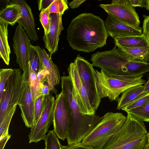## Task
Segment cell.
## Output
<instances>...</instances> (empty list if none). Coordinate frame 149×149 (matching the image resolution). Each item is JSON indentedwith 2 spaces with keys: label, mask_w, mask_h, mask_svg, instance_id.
Listing matches in <instances>:
<instances>
[{
  "label": "cell",
  "mask_w": 149,
  "mask_h": 149,
  "mask_svg": "<svg viewBox=\"0 0 149 149\" xmlns=\"http://www.w3.org/2000/svg\"><path fill=\"white\" fill-rule=\"evenodd\" d=\"M104 21L92 13H83L74 18L67 29V40L74 49L93 52L106 44L108 36Z\"/></svg>",
  "instance_id": "obj_1"
},
{
  "label": "cell",
  "mask_w": 149,
  "mask_h": 149,
  "mask_svg": "<svg viewBox=\"0 0 149 149\" xmlns=\"http://www.w3.org/2000/svg\"><path fill=\"white\" fill-rule=\"evenodd\" d=\"M62 92L67 98L71 110L67 140L68 145L81 142L99 123L103 116L95 114L85 115L81 113L74 95L72 81L70 76L61 78Z\"/></svg>",
  "instance_id": "obj_2"
},
{
  "label": "cell",
  "mask_w": 149,
  "mask_h": 149,
  "mask_svg": "<svg viewBox=\"0 0 149 149\" xmlns=\"http://www.w3.org/2000/svg\"><path fill=\"white\" fill-rule=\"evenodd\" d=\"M124 124L102 149H144L148 132L143 121L129 112Z\"/></svg>",
  "instance_id": "obj_3"
},
{
  "label": "cell",
  "mask_w": 149,
  "mask_h": 149,
  "mask_svg": "<svg viewBox=\"0 0 149 149\" xmlns=\"http://www.w3.org/2000/svg\"><path fill=\"white\" fill-rule=\"evenodd\" d=\"M95 74L98 93L101 99L108 97L111 101L118 99L119 95L127 89L143 85L146 81L143 74L136 76H111L102 70H95Z\"/></svg>",
  "instance_id": "obj_4"
},
{
  "label": "cell",
  "mask_w": 149,
  "mask_h": 149,
  "mask_svg": "<svg viewBox=\"0 0 149 149\" xmlns=\"http://www.w3.org/2000/svg\"><path fill=\"white\" fill-rule=\"evenodd\" d=\"M127 117L120 113L108 112L82 141L95 149H102L105 144L121 128Z\"/></svg>",
  "instance_id": "obj_5"
},
{
  "label": "cell",
  "mask_w": 149,
  "mask_h": 149,
  "mask_svg": "<svg viewBox=\"0 0 149 149\" xmlns=\"http://www.w3.org/2000/svg\"><path fill=\"white\" fill-rule=\"evenodd\" d=\"M20 69H14L8 79L0 99V124L7 113L18 103L23 88Z\"/></svg>",
  "instance_id": "obj_6"
},
{
  "label": "cell",
  "mask_w": 149,
  "mask_h": 149,
  "mask_svg": "<svg viewBox=\"0 0 149 149\" xmlns=\"http://www.w3.org/2000/svg\"><path fill=\"white\" fill-rule=\"evenodd\" d=\"M84 86L86 88L91 105L95 111L101 99L97 93L93 65L78 55L73 62Z\"/></svg>",
  "instance_id": "obj_7"
},
{
  "label": "cell",
  "mask_w": 149,
  "mask_h": 149,
  "mask_svg": "<svg viewBox=\"0 0 149 149\" xmlns=\"http://www.w3.org/2000/svg\"><path fill=\"white\" fill-rule=\"evenodd\" d=\"M56 97L53 111V130L58 138L64 141L67 138L71 110L62 92Z\"/></svg>",
  "instance_id": "obj_8"
},
{
  "label": "cell",
  "mask_w": 149,
  "mask_h": 149,
  "mask_svg": "<svg viewBox=\"0 0 149 149\" xmlns=\"http://www.w3.org/2000/svg\"><path fill=\"white\" fill-rule=\"evenodd\" d=\"M108 14L115 16L126 24L141 31L138 14L129 0H113L111 4L99 5Z\"/></svg>",
  "instance_id": "obj_9"
},
{
  "label": "cell",
  "mask_w": 149,
  "mask_h": 149,
  "mask_svg": "<svg viewBox=\"0 0 149 149\" xmlns=\"http://www.w3.org/2000/svg\"><path fill=\"white\" fill-rule=\"evenodd\" d=\"M55 100L54 97L51 95L47 97L43 111L36 124L31 128L28 135L29 143H37L45 139L47 135L46 134L53 123Z\"/></svg>",
  "instance_id": "obj_10"
},
{
  "label": "cell",
  "mask_w": 149,
  "mask_h": 149,
  "mask_svg": "<svg viewBox=\"0 0 149 149\" xmlns=\"http://www.w3.org/2000/svg\"><path fill=\"white\" fill-rule=\"evenodd\" d=\"M68 70L72 81L74 95L81 113L85 115H95L96 111L91 105L87 91L73 62L70 64Z\"/></svg>",
  "instance_id": "obj_11"
},
{
  "label": "cell",
  "mask_w": 149,
  "mask_h": 149,
  "mask_svg": "<svg viewBox=\"0 0 149 149\" xmlns=\"http://www.w3.org/2000/svg\"><path fill=\"white\" fill-rule=\"evenodd\" d=\"M14 52L16 56V61L23 72L29 70L30 39L24 29L20 24L15 28L13 37Z\"/></svg>",
  "instance_id": "obj_12"
},
{
  "label": "cell",
  "mask_w": 149,
  "mask_h": 149,
  "mask_svg": "<svg viewBox=\"0 0 149 149\" xmlns=\"http://www.w3.org/2000/svg\"><path fill=\"white\" fill-rule=\"evenodd\" d=\"M29 70L22 74L23 80V90L18 105L21 111V116L25 125L32 128L34 123V101L28 82Z\"/></svg>",
  "instance_id": "obj_13"
},
{
  "label": "cell",
  "mask_w": 149,
  "mask_h": 149,
  "mask_svg": "<svg viewBox=\"0 0 149 149\" xmlns=\"http://www.w3.org/2000/svg\"><path fill=\"white\" fill-rule=\"evenodd\" d=\"M39 58L40 64L39 70L45 69L48 72L47 77V82L50 90L57 94V91L55 87L60 83L61 77L58 69L53 63L51 57L43 49L38 46H35Z\"/></svg>",
  "instance_id": "obj_14"
},
{
  "label": "cell",
  "mask_w": 149,
  "mask_h": 149,
  "mask_svg": "<svg viewBox=\"0 0 149 149\" xmlns=\"http://www.w3.org/2000/svg\"><path fill=\"white\" fill-rule=\"evenodd\" d=\"M104 23L109 36L113 39L141 36L142 34V31L130 26L115 16L109 14H108Z\"/></svg>",
  "instance_id": "obj_15"
},
{
  "label": "cell",
  "mask_w": 149,
  "mask_h": 149,
  "mask_svg": "<svg viewBox=\"0 0 149 149\" xmlns=\"http://www.w3.org/2000/svg\"><path fill=\"white\" fill-rule=\"evenodd\" d=\"M62 15L52 13L50 14L51 25L48 34H45L43 39L45 47L48 50L51 57L58 49L59 36L64 29L62 19Z\"/></svg>",
  "instance_id": "obj_16"
},
{
  "label": "cell",
  "mask_w": 149,
  "mask_h": 149,
  "mask_svg": "<svg viewBox=\"0 0 149 149\" xmlns=\"http://www.w3.org/2000/svg\"><path fill=\"white\" fill-rule=\"evenodd\" d=\"M12 2L16 3L20 6L22 17L17 23L23 27L26 33L32 42L38 40L33 16L30 6L24 0H12Z\"/></svg>",
  "instance_id": "obj_17"
},
{
  "label": "cell",
  "mask_w": 149,
  "mask_h": 149,
  "mask_svg": "<svg viewBox=\"0 0 149 149\" xmlns=\"http://www.w3.org/2000/svg\"><path fill=\"white\" fill-rule=\"evenodd\" d=\"M128 61L146 63L149 61V46L144 47L128 48L115 45Z\"/></svg>",
  "instance_id": "obj_18"
},
{
  "label": "cell",
  "mask_w": 149,
  "mask_h": 149,
  "mask_svg": "<svg viewBox=\"0 0 149 149\" xmlns=\"http://www.w3.org/2000/svg\"><path fill=\"white\" fill-rule=\"evenodd\" d=\"M144 85H139L130 87L123 92L118 99L116 109H121L142 95L148 93L144 92Z\"/></svg>",
  "instance_id": "obj_19"
},
{
  "label": "cell",
  "mask_w": 149,
  "mask_h": 149,
  "mask_svg": "<svg viewBox=\"0 0 149 149\" xmlns=\"http://www.w3.org/2000/svg\"><path fill=\"white\" fill-rule=\"evenodd\" d=\"M22 16L19 5L10 2L0 11V19L12 26L14 25Z\"/></svg>",
  "instance_id": "obj_20"
},
{
  "label": "cell",
  "mask_w": 149,
  "mask_h": 149,
  "mask_svg": "<svg viewBox=\"0 0 149 149\" xmlns=\"http://www.w3.org/2000/svg\"><path fill=\"white\" fill-rule=\"evenodd\" d=\"M8 24L0 19V57L8 65L9 63L11 53L8 39Z\"/></svg>",
  "instance_id": "obj_21"
},
{
  "label": "cell",
  "mask_w": 149,
  "mask_h": 149,
  "mask_svg": "<svg viewBox=\"0 0 149 149\" xmlns=\"http://www.w3.org/2000/svg\"><path fill=\"white\" fill-rule=\"evenodd\" d=\"M115 45L128 48L144 47L149 46V43L145 37L141 36H132L114 39Z\"/></svg>",
  "instance_id": "obj_22"
},
{
  "label": "cell",
  "mask_w": 149,
  "mask_h": 149,
  "mask_svg": "<svg viewBox=\"0 0 149 149\" xmlns=\"http://www.w3.org/2000/svg\"><path fill=\"white\" fill-rule=\"evenodd\" d=\"M28 82L31 87L33 100L35 102L37 98L41 95V91L43 84L39 80L37 73L32 69L29 65Z\"/></svg>",
  "instance_id": "obj_23"
},
{
  "label": "cell",
  "mask_w": 149,
  "mask_h": 149,
  "mask_svg": "<svg viewBox=\"0 0 149 149\" xmlns=\"http://www.w3.org/2000/svg\"><path fill=\"white\" fill-rule=\"evenodd\" d=\"M58 138L53 130L49 131L44 140L45 149H61Z\"/></svg>",
  "instance_id": "obj_24"
},
{
  "label": "cell",
  "mask_w": 149,
  "mask_h": 149,
  "mask_svg": "<svg viewBox=\"0 0 149 149\" xmlns=\"http://www.w3.org/2000/svg\"><path fill=\"white\" fill-rule=\"evenodd\" d=\"M67 0H54L48 8L50 14L58 13L63 15L68 8Z\"/></svg>",
  "instance_id": "obj_25"
},
{
  "label": "cell",
  "mask_w": 149,
  "mask_h": 149,
  "mask_svg": "<svg viewBox=\"0 0 149 149\" xmlns=\"http://www.w3.org/2000/svg\"><path fill=\"white\" fill-rule=\"evenodd\" d=\"M128 112L143 121L149 122V102L143 106L133 109Z\"/></svg>",
  "instance_id": "obj_26"
},
{
  "label": "cell",
  "mask_w": 149,
  "mask_h": 149,
  "mask_svg": "<svg viewBox=\"0 0 149 149\" xmlns=\"http://www.w3.org/2000/svg\"><path fill=\"white\" fill-rule=\"evenodd\" d=\"M17 105L15 106L6 114L0 124V137L8 134V128L12 117L15 111Z\"/></svg>",
  "instance_id": "obj_27"
},
{
  "label": "cell",
  "mask_w": 149,
  "mask_h": 149,
  "mask_svg": "<svg viewBox=\"0 0 149 149\" xmlns=\"http://www.w3.org/2000/svg\"><path fill=\"white\" fill-rule=\"evenodd\" d=\"M47 97L44 95H41L34 102V125L36 124L41 116L44 108Z\"/></svg>",
  "instance_id": "obj_28"
},
{
  "label": "cell",
  "mask_w": 149,
  "mask_h": 149,
  "mask_svg": "<svg viewBox=\"0 0 149 149\" xmlns=\"http://www.w3.org/2000/svg\"><path fill=\"white\" fill-rule=\"evenodd\" d=\"M39 58L38 52L35 46L31 44L30 47L29 65L37 73L39 71Z\"/></svg>",
  "instance_id": "obj_29"
},
{
  "label": "cell",
  "mask_w": 149,
  "mask_h": 149,
  "mask_svg": "<svg viewBox=\"0 0 149 149\" xmlns=\"http://www.w3.org/2000/svg\"><path fill=\"white\" fill-rule=\"evenodd\" d=\"M149 102V93L145 94L136 99L121 109L126 112L138 107L143 106Z\"/></svg>",
  "instance_id": "obj_30"
},
{
  "label": "cell",
  "mask_w": 149,
  "mask_h": 149,
  "mask_svg": "<svg viewBox=\"0 0 149 149\" xmlns=\"http://www.w3.org/2000/svg\"><path fill=\"white\" fill-rule=\"evenodd\" d=\"M50 14L47 8L45 10L40 11L39 15L40 20L44 28L45 34H47L49 33L51 22Z\"/></svg>",
  "instance_id": "obj_31"
},
{
  "label": "cell",
  "mask_w": 149,
  "mask_h": 149,
  "mask_svg": "<svg viewBox=\"0 0 149 149\" xmlns=\"http://www.w3.org/2000/svg\"><path fill=\"white\" fill-rule=\"evenodd\" d=\"M13 70L11 68H2L0 70V99L2 96L6 82Z\"/></svg>",
  "instance_id": "obj_32"
},
{
  "label": "cell",
  "mask_w": 149,
  "mask_h": 149,
  "mask_svg": "<svg viewBox=\"0 0 149 149\" xmlns=\"http://www.w3.org/2000/svg\"><path fill=\"white\" fill-rule=\"evenodd\" d=\"M61 149H95L92 146L88 145H84L81 142L68 145L67 146H61Z\"/></svg>",
  "instance_id": "obj_33"
},
{
  "label": "cell",
  "mask_w": 149,
  "mask_h": 149,
  "mask_svg": "<svg viewBox=\"0 0 149 149\" xmlns=\"http://www.w3.org/2000/svg\"><path fill=\"white\" fill-rule=\"evenodd\" d=\"M144 20L142 34L145 37L149 43V15H143Z\"/></svg>",
  "instance_id": "obj_34"
},
{
  "label": "cell",
  "mask_w": 149,
  "mask_h": 149,
  "mask_svg": "<svg viewBox=\"0 0 149 149\" xmlns=\"http://www.w3.org/2000/svg\"><path fill=\"white\" fill-rule=\"evenodd\" d=\"M54 0H40L37 1L38 8L41 11L46 10L52 3Z\"/></svg>",
  "instance_id": "obj_35"
},
{
  "label": "cell",
  "mask_w": 149,
  "mask_h": 149,
  "mask_svg": "<svg viewBox=\"0 0 149 149\" xmlns=\"http://www.w3.org/2000/svg\"><path fill=\"white\" fill-rule=\"evenodd\" d=\"M48 72L45 69L39 70L37 73V75L39 80L42 84H43L45 82L47 81V77Z\"/></svg>",
  "instance_id": "obj_36"
},
{
  "label": "cell",
  "mask_w": 149,
  "mask_h": 149,
  "mask_svg": "<svg viewBox=\"0 0 149 149\" xmlns=\"http://www.w3.org/2000/svg\"><path fill=\"white\" fill-rule=\"evenodd\" d=\"M51 91L47 81H46L42 85L41 91V95H44L46 97L50 96L49 92Z\"/></svg>",
  "instance_id": "obj_37"
},
{
  "label": "cell",
  "mask_w": 149,
  "mask_h": 149,
  "mask_svg": "<svg viewBox=\"0 0 149 149\" xmlns=\"http://www.w3.org/2000/svg\"><path fill=\"white\" fill-rule=\"evenodd\" d=\"M130 3L133 7H145V0H129Z\"/></svg>",
  "instance_id": "obj_38"
},
{
  "label": "cell",
  "mask_w": 149,
  "mask_h": 149,
  "mask_svg": "<svg viewBox=\"0 0 149 149\" xmlns=\"http://www.w3.org/2000/svg\"><path fill=\"white\" fill-rule=\"evenodd\" d=\"M11 136V134H8L0 137V149H3L6 143Z\"/></svg>",
  "instance_id": "obj_39"
},
{
  "label": "cell",
  "mask_w": 149,
  "mask_h": 149,
  "mask_svg": "<svg viewBox=\"0 0 149 149\" xmlns=\"http://www.w3.org/2000/svg\"><path fill=\"white\" fill-rule=\"evenodd\" d=\"M85 1V0H74L69 3V6L72 8H78L81 4Z\"/></svg>",
  "instance_id": "obj_40"
},
{
  "label": "cell",
  "mask_w": 149,
  "mask_h": 149,
  "mask_svg": "<svg viewBox=\"0 0 149 149\" xmlns=\"http://www.w3.org/2000/svg\"><path fill=\"white\" fill-rule=\"evenodd\" d=\"M148 80L144 85V92L146 93H149V76L148 77Z\"/></svg>",
  "instance_id": "obj_41"
},
{
  "label": "cell",
  "mask_w": 149,
  "mask_h": 149,
  "mask_svg": "<svg viewBox=\"0 0 149 149\" xmlns=\"http://www.w3.org/2000/svg\"><path fill=\"white\" fill-rule=\"evenodd\" d=\"M145 8L149 10V0H145Z\"/></svg>",
  "instance_id": "obj_42"
},
{
  "label": "cell",
  "mask_w": 149,
  "mask_h": 149,
  "mask_svg": "<svg viewBox=\"0 0 149 149\" xmlns=\"http://www.w3.org/2000/svg\"><path fill=\"white\" fill-rule=\"evenodd\" d=\"M144 149H149V141L147 142Z\"/></svg>",
  "instance_id": "obj_43"
},
{
  "label": "cell",
  "mask_w": 149,
  "mask_h": 149,
  "mask_svg": "<svg viewBox=\"0 0 149 149\" xmlns=\"http://www.w3.org/2000/svg\"><path fill=\"white\" fill-rule=\"evenodd\" d=\"M149 141V132H148V139H147V142Z\"/></svg>",
  "instance_id": "obj_44"
},
{
  "label": "cell",
  "mask_w": 149,
  "mask_h": 149,
  "mask_svg": "<svg viewBox=\"0 0 149 149\" xmlns=\"http://www.w3.org/2000/svg\"><path fill=\"white\" fill-rule=\"evenodd\" d=\"M44 149H45V148Z\"/></svg>",
  "instance_id": "obj_45"
}]
</instances>
